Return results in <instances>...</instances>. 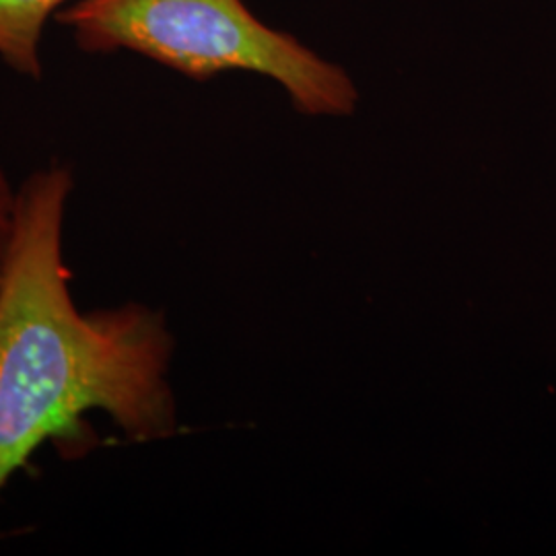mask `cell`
Here are the masks:
<instances>
[{
    "label": "cell",
    "instance_id": "6da1fadb",
    "mask_svg": "<svg viewBox=\"0 0 556 556\" xmlns=\"http://www.w3.org/2000/svg\"><path fill=\"white\" fill-rule=\"evenodd\" d=\"M73 190L59 161L23 179L0 256V493L91 410L137 443L178 429L165 316L139 301L93 312L75 303L64 258Z\"/></svg>",
    "mask_w": 556,
    "mask_h": 556
},
{
    "label": "cell",
    "instance_id": "7a4b0ae2",
    "mask_svg": "<svg viewBox=\"0 0 556 556\" xmlns=\"http://www.w3.org/2000/svg\"><path fill=\"white\" fill-rule=\"evenodd\" d=\"M56 20L89 54L132 52L194 80L252 73L275 80L305 116L357 108L344 66L264 23L245 0H75Z\"/></svg>",
    "mask_w": 556,
    "mask_h": 556
},
{
    "label": "cell",
    "instance_id": "3957f363",
    "mask_svg": "<svg viewBox=\"0 0 556 556\" xmlns=\"http://www.w3.org/2000/svg\"><path fill=\"white\" fill-rule=\"evenodd\" d=\"M75 0H0V60L21 77L40 80L46 25Z\"/></svg>",
    "mask_w": 556,
    "mask_h": 556
},
{
    "label": "cell",
    "instance_id": "277c9868",
    "mask_svg": "<svg viewBox=\"0 0 556 556\" xmlns=\"http://www.w3.org/2000/svg\"><path fill=\"white\" fill-rule=\"evenodd\" d=\"M15 202H17V186L11 184L4 167L0 165V256L4 252L9 236H11Z\"/></svg>",
    "mask_w": 556,
    "mask_h": 556
}]
</instances>
